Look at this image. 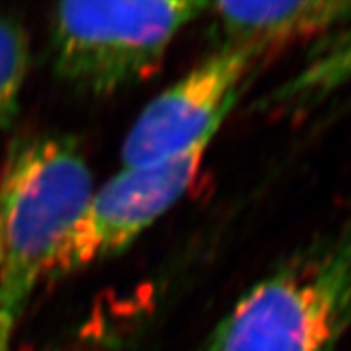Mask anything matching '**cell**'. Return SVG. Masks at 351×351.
Returning a JSON list of instances; mask_svg holds the SVG:
<instances>
[{"instance_id": "1", "label": "cell", "mask_w": 351, "mask_h": 351, "mask_svg": "<svg viewBox=\"0 0 351 351\" xmlns=\"http://www.w3.org/2000/svg\"><path fill=\"white\" fill-rule=\"evenodd\" d=\"M92 192L70 136H36L11 153L0 178V351H13L20 315Z\"/></svg>"}, {"instance_id": "2", "label": "cell", "mask_w": 351, "mask_h": 351, "mask_svg": "<svg viewBox=\"0 0 351 351\" xmlns=\"http://www.w3.org/2000/svg\"><path fill=\"white\" fill-rule=\"evenodd\" d=\"M351 324V215L254 283L201 351H333Z\"/></svg>"}, {"instance_id": "3", "label": "cell", "mask_w": 351, "mask_h": 351, "mask_svg": "<svg viewBox=\"0 0 351 351\" xmlns=\"http://www.w3.org/2000/svg\"><path fill=\"white\" fill-rule=\"evenodd\" d=\"M206 2H63L51 19L56 75L108 95L151 75Z\"/></svg>"}, {"instance_id": "4", "label": "cell", "mask_w": 351, "mask_h": 351, "mask_svg": "<svg viewBox=\"0 0 351 351\" xmlns=\"http://www.w3.org/2000/svg\"><path fill=\"white\" fill-rule=\"evenodd\" d=\"M212 140H201L162 162L122 167L93 189L83 213L52 254L45 280L65 278L128 250L186 194Z\"/></svg>"}, {"instance_id": "5", "label": "cell", "mask_w": 351, "mask_h": 351, "mask_svg": "<svg viewBox=\"0 0 351 351\" xmlns=\"http://www.w3.org/2000/svg\"><path fill=\"white\" fill-rule=\"evenodd\" d=\"M263 51L221 45L149 102L122 145V167L162 162L215 136Z\"/></svg>"}, {"instance_id": "6", "label": "cell", "mask_w": 351, "mask_h": 351, "mask_svg": "<svg viewBox=\"0 0 351 351\" xmlns=\"http://www.w3.org/2000/svg\"><path fill=\"white\" fill-rule=\"evenodd\" d=\"M206 11L213 19L221 45H271L337 31L351 22V0L305 2H217Z\"/></svg>"}, {"instance_id": "7", "label": "cell", "mask_w": 351, "mask_h": 351, "mask_svg": "<svg viewBox=\"0 0 351 351\" xmlns=\"http://www.w3.org/2000/svg\"><path fill=\"white\" fill-rule=\"evenodd\" d=\"M351 81V22L324 42L315 54L269 95V106L308 108Z\"/></svg>"}, {"instance_id": "8", "label": "cell", "mask_w": 351, "mask_h": 351, "mask_svg": "<svg viewBox=\"0 0 351 351\" xmlns=\"http://www.w3.org/2000/svg\"><path fill=\"white\" fill-rule=\"evenodd\" d=\"M29 63L27 31L19 20L0 14V130L8 128L19 113Z\"/></svg>"}]
</instances>
